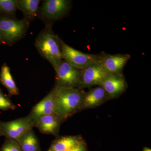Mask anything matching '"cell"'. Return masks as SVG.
<instances>
[{
  "instance_id": "obj_1",
  "label": "cell",
  "mask_w": 151,
  "mask_h": 151,
  "mask_svg": "<svg viewBox=\"0 0 151 151\" xmlns=\"http://www.w3.org/2000/svg\"><path fill=\"white\" fill-rule=\"evenodd\" d=\"M54 100V113L63 120L80 110L86 92L82 89L54 86L52 90Z\"/></svg>"
},
{
  "instance_id": "obj_2",
  "label": "cell",
  "mask_w": 151,
  "mask_h": 151,
  "mask_svg": "<svg viewBox=\"0 0 151 151\" xmlns=\"http://www.w3.org/2000/svg\"><path fill=\"white\" fill-rule=\"evenodd\" d=\"M59 38L52 32L51 25L47 24L35 41V46L39 53L51 64L55 70L63 60Z\"/></svg>"
},
{
  "instance_id": "obj_3",
  "label": "cell",
  "mask_w": 151,
  "mask_h": 151,
  "mask_svg": "<svg viewBox=\"0 0 151 151\" xmlns=\"http://www.w3.org/2000/svg\"><path fill=\"white\" fill-rule=\"evenodd\" d=\"M29 26L27 20L0 17V42L12 45L24 36Z\"/></svg>"
},
{
  "instance_id": "obj_4",
  "label": "cell",
  "mask_w": 151,
  "mask_h": 151,
  "mask_svg": "<svg viewBox=\"0 0 151 151\" xmlns=\"http://www.w3.org/2000/svg\"><path fill=\"white\" fill-rule=\"evenodd\" d=\"M63 59L73 67L81 70L88 65L98 62L100 55L85 53L66 44L59 38Z\"/></svg>"
},
{
  "instance_id": "obj_5",
  "label": "cell",
  "mask_w": 151,
  "mask_h": 151,
  "mask_svg": "<svg viewBox=\"0 0 151 151\" xmlns=\"http://www.w3.org/2000/svg\"><path fill=\"white\" fill-rule=\"evenodd\" d=\"M35 126V122L28 116L8 122H1L0 129L6 139L17 141Z\"/></svg>"
},
{
  "instance_id": "obj_6",
  "label": "cell",
  "mask_w": 151,
  "mask_h": 151,
  "mask_svg": "<svg viewBox=\"0 0 151 151\" xmlns=\"http://www.w3.org/2000/svg\"><path fill=\"white\" fill-rule=\"evenodd\" d=\"M55 71V86L65 88L78 87L81 70L62 60Z\"/></svg>"
},
{
  "instance_id": "obj_7",
  "label": "cell",
  "mask_w": 151,
  "mask_h": 151,
  "mask_svg": "<svg viewBox=\"0 0 151 151\" xmlns=\"http://www.w3.org/2000/svg\"><path fill=\"white\" fill-rule=\"evenodd\" d=\"M108 74L98 61L88 65L81 70L78 88L100 86Z\"/></svg>"
},
{
  "instance_id": "obj_8",
  "label": "cell",
  "mask_w": 151,
  "mask_h": 151,
  "mask_svg": "<svg viewBox=\"0 0 151 151\" xmlns=\"http://www.w3.org/2000/svg\"><path fill=\"white\" fill-rule=\"evenodd\" d=\"M71 1L68 0H46L44 1L41 9V15L49 20L61 19L70 8Z\"/></svg>"
},
{
  "instance_id": "obj_9",
  "label": "cell",
  "mask_w": 151,
  "mask_h": 151,
  "mask_svg": "<svg viewBox=\"0 0 151 151\" xmlns=\"http://www.w3.org/2000/svg\"><path fill=\"white\" fill-rule=\"evenodd\" d=\"M128 54L111 55L102 52L100 54L98 62L108 73H122L127 63L131 58Z\"/></svg>"
},
{
  "instance_id": "obj_10",
  "label": "cell",
  "mask_w": 151,
  "mask_h": 151,
  "mask_svg": "<svg viewBox=\"0 0 151 151\" xmlns=\"http://www.w3.org/2000/svg\"><path fill=\"white\" fill-rule=\"evenodd\" d=\"M104 89L109 98H115L127 89V81L123 73H109L100 86Z\"/></svg>"
},
{
  "instance_id": "obj_11",
  "label": "cell",
  "mask_w": 151,
  "mask_h": 151,
  "mask_svg": "<svg viewBox=\"0 0 151 151\" xmlns=\"http://www.w3.org/2000/svg\"><path fill=\"white\" fill-rule=\"evenodd\" d=\"M62 119L55 113L42 116L35 122V127L43 134L56 136Z\"/></svg>"
},
{
  "instance_id": "obj_12",
  "label": "cell",
  "mask_w": 151,
  "mask_h": 151,
  "mask_svg": "<svg viewBox=\"0 0 151 151\" xmlns=\"http://www.w3.org/2000/svg\"><path fill=\"white\" fill-rule=\"evenodd\" d=\"M108 98L107 93L101 86H98L94 87L85 93L80 110L97 107Z\"/></svg>"
},
{
  "instance_id": "obj_13",
  "label": "cell",
  "mask_w": 151,
  "mask_h": 151,
  "mask_svg": "<svg viewBox=\"0 0 151 151\" xmlns=\"http://www.w3.org/2000/svg\"><path fill=\"white\" fill-rule=\"evenodd\" d=\"M54 105L52 91L35 105L28 116L35 122L40 117L54 113Z\"/></svg>"
},
{
  "instance_id": "obj_14",
  "label": "cell",
  "mask_w": 151,
  "mask_h": 151,
  "mask_svg": "<svg viewBox=\"0 0 151 151\" xmlns=\"http://www.w3.org/2000/svg\"><path fill=\"white\" fill-rule=\"evenodd\" d=\"M83 143L77 136H65L55 140L49 149L51 151H68Z\"/></svg>"
},
{
  "instance_id": "obj_15",
  "label": "cell",
  "mask_w": 151,
  "mask_h": 151,
  "mask_svg": "<svg viewBox=\"0 0 151 151\" xmlns=\"http://www.w3.org/2000/svg\"><path fill=\"white\" fill-rule=\"evenodd\" d=\"M16 142L22 151H41L38 139L32 129L26 133Z\"/></svg>"
},
{
  "instance_id": "obj_16",
  "label": "cell",
  "mask_w": 151,
  "mask_h": 151,
  "mask_svg": "<svg viewBox=\"0 0 151 151\" xmlns=\"http://www.w3.org/2000/svg\"><path fill=\"white\" fill-rule=\"evenodd\" d=\"M0 81L6 88L10 95H18V88L12 76L9 68L6 64H4L1 69Z\"/></svg>"
},
{
  "instance_id": "obj_17",
  "label": "cell",
  "mask_w": 151,
  "mask_h": 151,
  "mask_svg": "<svg viewBox=\"0 0 151 151\" xmlns=\"http://www.w3.org/2000/svg\"><path fill=\"white\" fill-rule=\"evenodd\" d=\"M40 1L39 0H19L17 1L18 9L27 18L32 19L37 16Z\"/></svg>"
},
{
  "instance_id": "obj_18",
  "label": "cell",
  "mask_w": 151,
  "mask_h": 151,
  "mask_svg": "<svg viewBox=\"0 0 151 151\" xmlns=\"http://www.w3.org/2000/svg\"><path fill=\"white\" fill-rule=\"evenodd\" d=\"M18 9L17 0H0V13L12 17L15 16Z\"/></svg>"
},
{
  "instance_id": "obj_19",
  "label": "cell",
  "mask_w": 151,
  "mask_h": 151,
  "mask_svg": "<svg viewBox=\"0 0 151 151\" xmlns=\"http://www.w3.org/2000/svg\"><path fill=\"white\" fill-rule=\"evenodd\" d=\"M0 151H22L16 141L6 139Z\"/></svg>"
},
{
  "instance_id": "obj_20",
  "label": "cell",
  "mask_w": 151,
  "mask_h": 151,
  "mask_svg": "<svg viewBox=\"0 0 151 151\" xmlns=\"http://www.w3.org/2000/svg\"><path fill=\"white\" fill-rule=\"evenodd\" d=\"M15 108V105L11 102V100L0 92V109L3 110H14Z\"/></svg>"
},
{
  "instance_id": "obj_21",
  "label": "cell",
  "mask_w": 151,
  "mask_h": 151,
  "mask_svg": "<svg viewBox=\"0 0 151 151\" xmlns=\"http://www.w3.org/2000/svg\"><path fill=\"white\" fill-rule=\"evenodd\" d=\"M68 151H87V149L85 144L82 143L79 145Z\"/></svg>"
},
{
  "instance_id": "obj_22",
  "label": "cell",
  "mask_w": 151,
  "mask_h": 151,
  "mask_svg": "<svg viewBox=\"0 0 151 151\" xmlns=\"http://www.w3.org/2000/svg\"><path fill=\"white\" fill-rule=\"evenodd\" d=\"M144 151H151V149L148 148H145L144 149Z\"/></svg>"
},
{
  "instance_id": "obj_23",
  "label": "cell",
  "mask_w": 151,
  "mask_h": 151,
  "mask_svg": "<svg viewBox=\"0 0 151 151\" xmlns=\"http://www.w3.org/2000/svg\"><path fill=\"white\" fill-rule=\"evenodd\" d=\"M3 136L2 132L1 130L0 129V136Z\"/></svg>"
},
{
  "instance_id": "obj_24",
  "label": "cell",
  "mask_w": 151,
  "mask_h": 151,
  "mask_svg": "<svg viewBox=\"0 0 151 151\" xmlns=\"http://www.w3.org/2000/svg\"><path fill=\"white\" fill-rule=\"evenodd\" d=\"M47 151H51V150H50L49 149V150H47Z\"/></svg>"
},
{
  "instance_id": "obj_25",
  "label": "cell",
  "mask_w": 151,
  "mask_h": 151,
  "mask_svg": "<svg viewBox=\"0 0 151 151\" xmlns=\"http://www.w3.org/2000/svg\"><path fill=\"white\" fill-rule=\"evenodd\" d=\"M0 43H1V42H0Z\"/></svg>"
}]
</instances>
